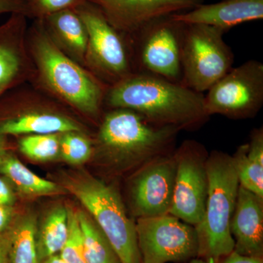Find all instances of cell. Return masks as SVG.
<instances>
[{"instance_id":"1","label":"cell","mask_w":263,"mask_h":263,"mask_svg":"<svg viewBox=\"0 0 263 263\" xmlns=\"http://www.w3.org/2000/svg\"><path fill=\"white\" fill-rule=\"evenodd\" d=\"M27 45L34 67L31 82L34 87L86 117L98 118L108 86L60 51L50 39L42 20H34L28 27Z\"/></svg>"},{"instance_id":"2","label":"cell","mask_w":263,"mask_h":263,"mask_svg":"<svg viewBox=\"0 0 263 263\" xmlns=\"http://www.w3.org/2000/svg\"><path fill=\"white\" fill-rule=\"evenodd\" d=\"M105 105L133 110L155 125L179 130L200 125L209 117L204 94L143 72H134L108 87Z\"/></svg>"},{"instance_id":"3","label":"cell","mask_w":263,"mask_h":263,"mask_svg":"<svg viewBox=\"0 0 263 263\" xmlns=\"http://www.w3.org/2000/svg\"><path fill=\"white\" fill-rule=\"evenodd\" d=\"M208 195L203 219L195 227L199 258L219 262L234 251L230 233L240 183L233 157L213 152L205 160Z\"/></svg>"},{"instance_id":"4","label":"cell","mask_w":263,"mask_h":263,"mask_svg":"<svg viewBox=\"0 0 263 263\" xmlns=\"http://www.w3.org/2000/svg\"><path fill=\"white\" fill-rule=\"evenodd\" d=\"M179 131L155 125L128 109H111L100 124L98 141L100 149L116 162L147 163L164 155Z\"/></svg>"},{"instance_id":"5","label":"cell","mask_w":263,"mask_h":263,"mask_svg":"<svg viewBox=\"0 0 263 263\" xmlns=\"http://www.w3.org/2000/svg\"><path fill=\"white\" fill-rule=\"evenodd\" d=\"M64 187L89 213L121 263H142L136 224L129 219L120 195L113 186L83 174L66 178Z\"/></svg>"},{"instance_id":"6","label":"cell","mask_w":263,"mask_h":263,"mask_svg":"<svg viewBox=\"0 0 263 263\" xmlns=\"http://www.w3.org/2000/svg\"><path fill=\"white\" fill-rule=\"evenodd\" d=\"M57 101L36 87L24 84L0 98V135L4 136L83 132L77 120L62 111Z\"/></svg>"},{"instance_id":"7","label":"cell","mask_w":263,"mask_h":263,"mask_svg":"<svg viewBox=\"0 0 263 263\" xmlns=\"http://www.w3.org/2000/svg\"><path fill=\"white\" fill-rule=\"evenodd\" d=\"M75 10L87 30L85 67L108 87L136 72L130 40L114 28L89 1Z\"/></svg>"},{"instance_id":"8","label":"cell","mask_w":263,"mask_h":263,"mask_svg":"<svg viewBox=\"0 0 263 263\" xmlns=\"http://www.w3.org/2000/svg\"><path fill=\"white\" fill-rule=\"evenodd\" d=\"M224 33L205 24H184L181 84L204 94L233 68L234 54Z\"/></svg>"},{"instance_id":"9","label":"cell","mask_w":263,"mask_h":263,"mask_svg":"<svg viewBox=\"0 0 263 263\" xmlns=\"http://www.w3.org/2000/svg\"><path fill=\"white\" fill-rule=\"evenodd\" d=\"M183 29L184 24L172 15L142 31L133 41L136 72L181 84Z\"/></svg>"},{"instance_id":"10","label":"cell","mask_w":263,"mask_h":263,"mask_svg":"<svg viewBox=\"0 0 263 263\" xmlns=\"http://www.w3.org/2000/svg\"><path fill=\"white\" fill-rule=\"evenodd\" d=\"M209 117L221 114L230 118L250 117L263 104V64L251 60L233 67L204 95Z\"/></svg>"},{"instance_id":"11","label":"cell","mask_w":263,"mask_h":263,"mask_svg":"<svg viewBox=\"0 0 263 263\" xmlns=\"http://www.w3.org/2000/svg\"><path fill=\"white\" fill-rule=\"evenodd\" d=\"M136 229L142 263L181 262L198 255L195 227L176 216L138 218Z\"/></svg>"},{"instance_id":"12","label":"cell","mask_w":263,"mask_h":263,"mask_svg":"<svg viewBox=\"0 0 263 263\" xmlns=\"http://www.w3.org/2000/svg\"><path fill=\"white\" fill-rule=\"evenodd\" d=\"M175 155L177 164L169 214L195 228L203 219L208 195L203 149L196 142L186 141Z\"/></svg>"},{"instance_id":"13","label":"cell","mask_w":263,"mask_h":263,"mask_svg":"<svg viewBox=\"0 0 263 263\" xmlns=\"http://www.w3.org/2000/svg\"><path fill=\"white\" fill-rule=\"evenodd\" d=\"M102 12L109 24L133 43L154 22L188 11L204 0H88Z\"/></svg>"},{"instance_id":"14","label":"cell","mask_w":263,"mask_h":263,"mask_svg":"<svg viewBox=\"0 0 263 263\" xmlns=\"http://www.w3.org/2000/svg\"><path fill=\"white\" fill-rule=\"evenodd\" d=\"M176 155H162L147 162L131 186L133 212L138 218L169 214L174 197Z\"/></svg>"},{"instance_id":"15","label":"cell","mask_w":263,"mask_h":263,"mask_svg":"<svg viewBox=\"0 0 263 263\" xmlns=\"http://www.w3.org/2000/svg\"><path fill=\"white\" fill-rule=\"evenodd\" d=\"M27 17L12 13L0 24V98L32 81L34 67L27 45Z\"/></svg>"},{"instance_id":"16","label":"cell","mask_w":263,"mask_h":263,"mask_svg":"<svg viewBox=\"0 0 263 263\" xmlns=\"http://www.w3.org/2000/svg\"><path fill=\"white\" fill-rule=\"evenodd\" d=\"M263 199L239 186L230 233L235 252L250 257L263 255Z\"/></svg>"},{"instance_id":"17","label":"cell","mask_w":263,"mask_h":263,"mask_svg":"<svg viewBox=\"0 0 263 263\" xmlns=\"http://www.w3.org/2000/svg\"><path fill=\"white\" fill-rule=\"evenodd\" d=\"M185 24H205L228 32L240 24L263 18V0H223L200 4L183 13L173 15Z\"/></svg>"},{"instance_id":"18","label":"cell","mask_w":263,"mask_h":263,"mask_svg":"<svg viewBox=\"0 0 263 263\" xmlns=\"http://www.w3.org/2000/svg\"><path fill=\"white\" fill-rule=\"evenodd\" d=\"M45 29L57 48L85 67L88 34L75 9L62 10L41 19Z\"/></svg>"},{"instance_id":"19","label":"cell","mask_w":263,"mask_h":263,"mask_svg":"<svg viewBox=\"0 0 263 263\" xmlns=\"http://www.w3.org/2000/svg\"><path fill=\"white\" fill-rule=\"evenodd\" d=\"M0 174L9 181L13 189L29 197L61 195L63 188L32 172L10 149L0 154Z\"/></svg>"},{"instance_id":"20","label":"cell","mask_w":263,"mask_h":263,"mask_svg":"<svg viewBox=\"0 0 263 263\" xmlns=\"http://www.w3.org/2000/svg\"><path fill=\"white\" fill-rule=\"evenodd\" d=\"M233 157L240 186L263 199L262 128L254 130L250 143L239 147Z\"/></svg>"},{"instance_id":"21","label":"cell","mask_w":263,"mask_h":263,"mask_svg":"<svg viewBox=\"0 0 263 263\" xmlns=\"http://www.w3.org/2000/svg\"><path fill=\"white\" fill-rule=\"evenodd\" d=\"M37 224L32 212L15 214L5 233L9 243L10 263H39L36 249Z\"/></svg>"},{"instance_id":"22","label":"cell","mask_w":263,"mask_h":263,"mask_svg":"<svg viewBox=\"0 0 263 263\" xmlns=\"http://www.w3.org/2000/svg\"><path fill=\"white\" fill-rule=\"evenodd\" d=\"M69 233V212L65 206L55 207L45 217L36 233L38 262L60 254Z\"/></svg>"},{"instance_id":"23","label":"cell","mask_w":263,"mask_h":263,"mask_svg":"<svg viewBox=\"0 0 263 263\" xmlns=\"http://www.w3.org/2000/svg\"><path fill=\"white\" fill-rule=\"evenodd\" d=\"M86 263H121L106 237L87 213L77 211Z\"/></svg>"},{"instance_id":"24","label":"cell","mask_w":263,"mask_h":263,"mask_svg":"<svg viewBox=\"0 0 263 263\" xmlns=\"http://www.w3.org/2000/svg\"><path fill=\"white\" fill-rule=\"evenodd\" d=\"M60 134H37L23 136L19 138L20 152L30 160L36 162H48L60 155Z\"/></svg>"},{"instance_id":"25","label":"cell","mask_w":263,"mask_h":263,"mask_svg":"<svg viewBox=\"0 0 263 263\" xmlns=\"http://www.w3.org/2000/svg\"><path fill=\"white\" fill-rule=\"evenodd\" d=\"M92 153V143L83 132L70 131L60 134V157L67 163L76 165L85 163Z\"/></svg>"},{"instance_id":"26","label":"cell","mask_w":263,"mask_h":263,"mask_svg":"<svg viewBox=\"0 0 263 263\" xmlns=\"http://www.w3.org/2000/svg\"><path fill=\"white\" fill-rule=\"evenodd\" d=\"M88 0H23L24 15L41 20L48 15L67 9H75Z\"/></svg>"},{"instance_id":"27","label":"cell","mask_w":263,"mask_h":263,"mask_svg":"<svg viewBox=\"0 0 263 263\" xmlns=\"http://www.w3.org/2000/svg\"><path fill=\"white\" fill-rule=\"evenodd\" d=\"M69 233L67 239L60 255L67 263H86L77 211L68 209Z\"/></svg>"},{"instance_id":"28","label":"cell","mask_w":263,"mask_h":263,"mask_svg":"<svg viewBox=\"0 0 263 263\" xmlns=\"http://www.w3.org/2000/svg\"><path fill=\"white\" fill-rule=\"evenodd\" d=\"M16 202L15 190L9 181L0 174V205L14 206Z\"/></svg>"},{"instance_id":"29","label":"cell","mask_w":263,"mask_h":263,"mask_svg":"<svg viewBox=\"0 0 263 263\" xmlns=\"http://www.w3.org/2000/svg\"><path fill=\"white\" fill-rule=\"evenodd\" d=\"M15 214L14 206L0 205V234L5 233L10 228Z\"/></svg>"},{"instance_id":"30","label":"cell","mask_w":263,"mask_h":263,"mask_svg":"<svg viewBox=\"0 0 263 263\" xmlns=\"http://www.w3.org/2000/svg\"><path fill=\"white\" fill-rule=\"evenodd\" d=\"M23 0H0V15L6 13H22L24 15Z\"/></svg>"},{"instance_id":"31","label":"cell","mask_w":263,"mask_h":263,"mask_svg":"<svg viewBox=\"0 0 263 263\" xmlns=\"http://www.w3.org/2000/svg\"><path fill=\"white\" fill-rule=\"evenodd\" d=\"M219 263H263V259L262 257L243 255L233 251Z\"/></svg>"},{"instance_id":"32","label":"cell","mask_w":263,"mask_h":263,"mask_svg":"<svg viewBox=\"0 0 263 263\" xmlns=\"http://www.w3.org/2000/svg\"><path fill=\"white\" fill-rule=\"evenodd\" d=\"M0 263H10L9 243L6 233L0 234Z\"/></svg>"},{"instance_id":"33","label":"cell","mask_w":263,"mask_h":263,"mask_svg":"<svg viewBox=\"0 0 263 263\" xmlns=\"http://www.w3.org/2000/svg\"><path fill=\"white\" fill-rule=\"evenodd\" d=\"M39 263H67L62 258L60 254H54L52 255L51 257H48V258L43 259Z\"/></svg>"},{"instance_id":"34","label":"cell","mask_w":263,"mask_h":263,"mask_svg":"<svg viewBox=\"0 0 263 263\" xmlns=\"http://www.w3.org/2000/svg\"><path fill=\"white\" fill-rule=\"evenodd\" d=\"M8 149H10L9 143L7 139V136L0 135V154Z\"/></svg>"},{"instance_id":"35","label":"cell","mask_w":263,"mask_h":263,"mask_svg":"<svg viewBox=\"0 0 263 263\" xmlns=\"http://www.w3.org/2000/svg\"><path fill=\"white\" fill-rule=\"evenodd\" d=\"M189 263H209V262H207L206 260H205V259H201V258H195L193 259H192L191 261H190Z\"/></svg>"}]
</instances>
